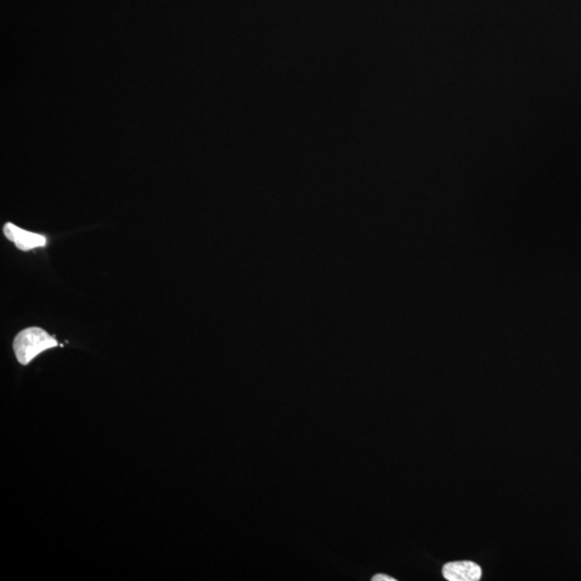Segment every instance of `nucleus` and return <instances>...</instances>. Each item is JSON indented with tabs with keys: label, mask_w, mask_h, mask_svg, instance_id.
I'll return each mask as SVG.
<instances>
[{
	"label": "nucleus",
	"mask_w": 581,
	"mask_h": 581,
	"mask_svg": "<svg viewBox=\"0 0 581 581\" xmlns=\"http://www.w3.org/2000/svg\"><path fill=\"white\" fill-rule=\"evenodd\" d=\"M58 346V341L41 327H28L14 341L15 357L22 365L30 364L39 354Z\"/></svg>",
	"instance_id": "obj_1"
},
{
	"label": "nucleus",
	"mask_w": 581,
	"mask_h": 581,
	"mask_svg": "<svg viewBox=\"0 0 581 581\" xmlns=\"http://www.w3.org/2000/svg\"><path fill=\"white\" fill-rule=\"evenodd\" d=\"M4 234L22 251H30L47 245V239L43 235L28 232L13 223L5 225Z\"/></svg>",
	"instance_id": "obj_2"
},
{
	"label": "nucleus",
	"mask_w": 581,
	"mask_h": 581,
	"mask_svg": "<svg viewBox=\"0 0 581 581\" xmlns=\"http://www.w3.org/2000/svg\"><path fill=\"white\" fill-rule=\"evenodd\" d=\"M444 577L449 581H478L482 579L483 569L472 561H455L443 567Z\"/></svg>",
	"instance_id": "obj_3"
},
{
	"label": "nucleus",
	"mask_w": 581,
	"mask_h": 581,
	"mask_svg": "<svg viewBox=\"0 0 581 581\" xmlns=\"http://www.w3.org/2000/svg\"><path fill=\"white\" fill-rule=\"evenodd\" d=\"M372 581H397V579H394L390 576H387V575H376V576L372 577Z\"/></svg>",
	"instance_id": "obj_4"
}]
</instances>
